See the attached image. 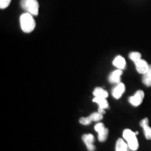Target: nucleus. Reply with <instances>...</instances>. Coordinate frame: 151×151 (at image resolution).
Instances as JSON below:
<instances>
[{
	"label": "nucleus",
	"instance_id": "nucleus-19",
	"mask_svg": "<svg viewBox=\"0 0 151 151\" xmlns=\"http://www.w3.org/2000/svg\"><path fill=\"white\" fill-rule=\"evenodd\" d=\"M92 121L91 120V119L90 118V117H86V118H80V120H79V122H80L81 124H83V125H88V124H90L91 123Z\"/></svg>",
	"mask_w": 151,
	"mask_h": 151
},
{
	"label": "nucleus",
	"instance_id": "nucleus-4",
	"mask_svg": "<svg viewBox=\"0 0 151 151\" xmlns=\"http://www.w3.org/2000/svg\"><path fill=\"white\" fill-rule=\"evenodd\" d=\"M144 98V92L142 90H138L134 94L129 98V102L134 106H138L142 103Z\"/></svg>",
	"mask_w": 151,
	"mask_h": 151
},
{
	"label": "nucleus",
	"instance_id": "nucleus-14",
	"mask_svg": "<svg viewBox=\"0 0 151 151\" xmlns=\"http://www.w3.org/2000/svg\"><path fill=\"white\" fill-rule=\"evenodd\" d=\"M109 134V130L106 128H104L101 131L98 132V139L101 142H104L106 140L107 137H108Z\"/></svg>",
	"mask_w": 151,
	"mask_h": 151
},
{
	"label": "nucleus",
	"instance_id": "nucleus-3",
	"mask_svg": "<svg viewBox=\"0 0 151 151\" xmlns=\"http://www.w3.org/2000/svg\"><path fill=\"white\" fill-rule=\"evenodd\" d=\"M123 138L127 141L128 146L132 151H136L139 148V141L137 138L135 132H132L131 129H126L123 132Z\"/></svg>",
	"mask_w": 151,
	"mask_h": 151
},
{
	"label": "nucleus",
	"instance_id": "nucleus-2",
	"mask_svg": "<svg viewBox=\"0 0 151 151\" xmlns=\"http://www.w3.org/2000/svg\"><path fill=\"white\" fill-rule=\"evenodd\" d=\"M20 6L24 11L32 16L39 15V4L37 0H21Z\"/></svg>",
	"mask_w": 151,
	"mask_h": 151
},
{
	"label": "nucleus",
	"instance_id": "nucleus-21",
	"mask_svg": "<svg viewBox=\"0 0 151 151\" xmlns=\"http://www.w3.org/2000/svg\"><path fill=\"white\" fill-rule=\"evenodd\" d=\"M148 118H144L140 122V126L141 127H143V126L146 125V124H148Z\"/></svg>",
	"mask_w": 151,
	"mask_h": 151
},
{
	"label": "nucleus",
	"instance_id": "nucleus-16",
	"mask_svg": "<svg viewBox=\"0 0 151 151\" xmlns=\"http://www.w3.org/2000/svg\"><path fill=\"white\" fill-rule=\"evenodd\" d=\"M129 58L130 60L135 62L141 59V55L139 52H132L129 55Z\"/></svg>",
	"mask_w": 151,
	"mask_h": 151
},
{
	"label": "nucleus",
	"instance_id": "nucleus-5",
	"mask_svg": "<svg viewBox=\"0 0 151 151\" xmlns=\"http://www.w3.org/2000/svg\"><path fill=\"white\" fill-rule=\"evenodd\" d=\"M82 139L86 145L87 148L89 151H94L95 150V146H94V137L91 134H88L83 135Z\"/></svg>",
	"mask_w": 151,
	"mask_h": 151
},
{
	"label": "nucleus",
	"instance_id": "nucleus-13",
	"mask_svg": "<svg viewBox=\"0 0 151 151\" xmlns=\"http://www.w3.org/2000/svg\"><path fill=\"white\" fill-rule=\"evenodd\" d=\"M93 94L94 97L104 98V99H106L109 96L108 92L101 88H96L94 90Z\"/></svg>",
	"mask_w": 151,
	"mask_h": 151
},
{
	"label": "nucleus",
	"instance_id": "nucleus-18",
	"mask_svg": "<svg viewBox=\"0 0 151 151\" xmlns=\"http://www.w3.org/2000/svg\"><path fill=\"white\" fill-rule=\"evenodd\" d=\"M11 2V0H0V8L1 9H6Z\"/></svg>",
	"mask_w": 151,
	"mask_h": 151
},
{
	"label": "nucleus",
	"instance_id": "nucleus-17",
	"mask_svg": "<svg viewBox=\"0 0 151 151\" xmlns=\"http://www.w3.org/2000/svg\"><path fill=\"white\" fill-rule=\"evenodd\" d=\"M143 129V131H144L145 137H146V139L148 140H150L151 139V127L148 126V124H146V125L143 126L142 127Z\"/></svg>",
	"mask_w": 151,
	"mask_h": 151
},
{
	"label": "nucleus",
	"instance_id": "nucleus-7",
	"mask_svg": "<svg viewBox=\"0 0 151 151\" xmlns=\"http://www.w3.org/2000/svg\"><path fill=\"white\" fill-rule=\"evenodd\" d=\"M124 90H125V86H124V85L122 83H119L116 88L113 90V97L116 99H120L122 97V94L124 92Z\"/></svg>",
	"mask_w": 151,
	"mask_h": 151
},
{
	"label": "nucleus",
	"instance_id": "nucleus-20",
	"mask_svg": "<svg viewBox=\"0 0 151 151\" xmlns=\"http://www.w3.org/2000/svg\"><path fill=\"white\" fill-rule=\"evenodd\" d=\"M105 128V126L104 124L103 123H101V122H99V123H97L96 124L95 126H94V129H95V131L97 132H99L100 131H101L103 129H104Z\"/></svg>",
	"mask_w": 151,
	"mask_h": 151
},
{
	"label": "nucleus",
	"instance_id": "nucleus-10",
	"mask_svg": "<svg viewBox=\"0 0 151 151\" xmlns=\"http://www.w3.org/2000/svg\"><path fill=\"white\" fill-rule=\"evenodd\" d=\"M113 65L119 69H124L126 67V62L123 57L118 55L115 58L113 62Z\"/></svg>",
	"mask_w": 151,
	"mask_h": 151
},
{
	"label": "nucleus",
	"instance_id": "nucleus-22",
	"mask_svg": "<svg viewBox=\"0 0 151 151\" xmlns=\"http://www.w3.org/2000/svg\"><path fill=\"white\" fill-rule=\"evenodd\" d=\"M98 112H99V113H101V114H104L105 113V110L104 109H101V108H99V109H98Z\"/></svg>",
	"mask_w": 151,
	"mask_h": 151
},
{
	"label": "nucleus",
	"instance_id": "nucleus-9",
	"mask_svg": "<svg viewBox=\"0 0 151 151\" xmlns=\"http://www.w3.org/2000/svg\"><path fill=\"white\" fill-rule=\"evenodd\" d=\"M116 151H132L123 139H119L116 142Z\"/></svg>",
	"mask_w": 151,
	"mask_h": 151
},
{
	"label": "nucleus",
	"instance_id": "nucleus-6",
	"mask_svg": "<svg viewBox=\"0 0 151 151\" xmlns=\"http://www.w3.org/2000/svg\"><path fill=\"white\" fill-rule=\"evenodd\" d=\"M134 64L137 71L139 73H141V74H144L148 70L149 65L146 60L140 59L139 60H138V61L135 62Z\"/></svg>",
	"mask_w": 151,
	"mask_h": 151
},
{
	"label": "nucleus",
	"instance_id": "nucleus-12",
	"mask_svg": "<svg viewBox=\"0 0 151 151\" xmlns=\"http://www.w3.org/2000/svg\"><path fill=\"white\" fill-rule=\"evenodd\" d=\"M93 101H94V102L97 103V104H99V108H101V109H104L109 108L108 102H107L106 99H104V98L95 97L93 99Z\"/></svg>",
	"mask_w": 151,
	"mask_h": 151
},
{
	"label": "nucleus",
	"instance_id": "nucleus-11",
	"mask_svg": "<svg viewBox=\"0 0 151 151\" xmlns=\"http://www.w3.org/2000/svg\"><path fill=\"white\" fill-rule=\"evenodd\" d=\"M142 81L146 86H151V65H149L148 70L147 71V72L143 74Z\"/></svg>",
	"mask_w": 151,
	"mask_h": 151
},
{
	"label": "nucleus",
	"instance_id": "nucleus-15",
	"mask_svg": "<svg viewBox=\"0 0 151 151\" xmlns=\"http://www.w3.org/2000/svg\"><path fill=\"white\" fill-rule=\"evenodd\" d=\"M89 117L91 119L92 121L97 122V121H99V120H101V119L103 118V115L101 114V113H99V112H97V113H92V114H90Z\"/></svg>",
	"mask_w": 151,
	"mask_h": 151
},
{
	"label": "nucleus",
	"instance_id": "nucleus-1",
	"mask_svg": "<svg viewBox=\"0 0 151 151\" xmlns=\"http://www.w3.org/2000/svg\"><path fill=\"white\" fill-rule=\"evenodd\" d=\"M20 24L21 29L25 33H30L35 29L36 22L33 16L26 12L20 17Z\"/></svg>",
	"mask_w": 151,
	"mask_h": 151
},
{
	"label": "nucleus",
	"instance_id": "nucleus-8",
	"mask_svg": "<svg viewBox=\"0 0 151 151\" xmlns=\"http://www.w3.org/2000/svg\"><path fill=\"white\" fill-rule=\"evenodd\" d=\"M122 74V69H117V70L113 71L109 76V81L111 83H119L120 82V77Z\"/></svg>",
	"mask_w": 151,
	"mask_h": 151
}]
</instances>
